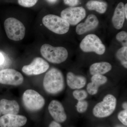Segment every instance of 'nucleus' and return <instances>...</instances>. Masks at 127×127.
<instances>
[{"label": "nucleus", "mask_w": 127, "mask_h": 127, "mask_svg": "<svg viewBox=\"0 0 127 127\" xmlns=\"http://www.w3.org/2000/svg\"><path fill=\"white\" fill-rule=\"evenodd\" d=\"M43 84L45 91L47 93L56 94L61 92L64 88L62 73L57 68H51L45 75Z\"/></svg>", "instance_id": "obj_1"}, {"label": "nucleus", "mask_w": 127, "mask_h": 127, "mask_svg": "<svg viewBox=\"0 0 127 127\" xmlns=\"http://www.w3.org/2000/svg\"><path fill=\"white\" fill-rule=\"evenodd\" d=\"M42 56L48 61L54 64L65 62L68 56L67 50L62 47H54L50 44L42 45L40 48Z\"/></svg>", "instance_id": "obj_2"}, {"label": "nucleus", "mask_w": 127, "mask_h": 127, "mask_svg": "<svg viewBox=\"0 0 127 127\" xmlns=\"http://www.w3.org/2000/svg\"><path fill=\"white\" fill-rule=\"evenodd\" d=\"M4 27L7 37L10 40L19 41L25 37L26 28L23 23L16 18H7L4 22Z\"/></svg>", "instance_id": "obj_3"}, {"label": "nucleus", "mask_w": 127, "mask_h": 127, "mask_svg": "<svg viewBox=\"0 0 127 127\" xmlns=\"http://www.w3.org/2000/svg\"><path fill=\"white\" fill-rule=\"evenodd\" d=\"M117 104L116 97L111 94H108L102 101L94 106L93 114L95 117L99 118L107 117L111 115L115 111Z\"/></svg>", "instance_id": "obj_4"}, {"label": "nucleus", "mask_w": 127, "mask_h": 127, "mask_svg": "<svg viewBox=\"0 0 127 127\" xmlns=\"http://www.w3.org/2000/svg\"><path fill=\"white\" fill-rule=\"evenodd\" d=\"M43 25L51 31L58 34H66L69 31L70 25L61 17L49 14L42 20Z\"/></svg>", "instance_id": "obj_5"}, {"label": "nucleus", "mask_w": 127, "mask_h": 127, "mask_svg": "<svg viewBox=\"0 0 127 127\" xmlns=\"http://www.w3.org/2000/svg\"><path fill=\"white\" fill-rule=\"evenodd\" d=\"M22 99L26 108L32 112L39 111L42 108L45 102L44 97L32 89L25 91Z\"/></svg>", "instance_id": "obj_6"}, {"label": "nucleus", "mask_w": 127, "mask_h": 127, "mask_svg": "<svg viewBox=\"0 0 127 127\" xmlns=\"http://www.w3.org/2000/svg\"><path fill=\"white\" fill-rule=\"evenodd\" d=\"M81 50L85 52H94L98 55L104 54L106 47L100 38L93 34L87 35L80 44Z\"/></svg>", "instance_id": "obj_7"}, {"label": "nucleus", "mask_w": 127, "mask_h": 127, "mask_svg": "<svg viewBox=\"0 0 127 127\" xmlns=\"http://www.w3.org/2000/svg\"><path fill=\"white\" fill-rule=\"evenodd\" d=\"M61 17L69 25H76L86 16L85 9L82 7H70L64 9L61 12Z\"/></svg>", "instance_id": "obj_8"}, {"label": "nucleus", "mask_w": 127, "mask_h": 127, "mask_svg": "<svg viewBox=\"0 0 127 127\" xmlns=\"http://www.w3.org/2000/svg\"><path fill=\"white\" fill-rule=\"evenodd\" d=\"M24 77L20 72L12 68H6L0 71V83L17 86L21 85Z\"/></svg>", "instance_id": "obj_9"}, {"label": "nucleus", "mask_w": 127, "mask_h": 127, "mask_svg": "<svg viewBox=\"0 0 127 127\" xmlns=\"http://www.w3.org/2000/svg\"><path fill=\"white\" fill-rule=\"evenodd\" d=\"M50 67L49 64L43 58L39 57L34 58L31 63L24 66L22 71L29 76L39 75L46 72Z\"/></svg>", "instance_id": "obj_10"}, {"label": "nucleus", "mask_w": 127, "mask_h": 127, "mask_svg": "<svg viewBox=\"0 0 127 127\" xmlns=\"http://www.w3.org/2000/svg\"><path fill=\"white\" fill-rule=\"evenodd\" d=\"M27 118L18 114H7L0 118V127H21L26 123Z\"/></svg>", "instance_id": "obj_11"}, {"label": "nucleus", "mask_w": 127, "mask_h": 127, "mask_svg": "<svg viewBox=\"0 0 127 127\" xmlns=\"http://www.w3.org/2000/svg\"><path fill=\"white\" fill-rule=\"evenodd\" d=\"M48 111L56 122L63 123L67 119V116L62 104L56 100H53L48 105Z\"/></svg>", "instance_id": "obj_12"}, {"label": "nucleus", "mask_w": 127, "mask_h": 127, "mask_svg": "<svg viewBox=\"0 0 127 127\" xmlns=\"http://www.w3.org/2000/svg\"><path fill=\"white\" fill-rule=\"evenodd\" d=\"M98 19L94 14L89 15L84 23H80L77 26L76 32L79 35H82L94 30L98 26Z\"/></svg>", "instance_id": "obj_13"}, {"label": "nucleus", "mask_w": 127, "mask_h": 127, "mask_svg": "<svg viewBox=\"0 0 127 127\" xmlns=\"http://www.w3.org/2000/svg\"><path fill=\"white\" fill-rule=\"evenodd\" d=\"M20 109V106L15 100L2 99L0 101V112L2 114H17Z\"/></svg>", "instance_id": "obj_14"}, {"label": "nucleus", "mask_w": 127, "mask_h": 127, "mask_svg": "<svg viewBox=\"0 0 127 127\" xmlns=\"http://www.w3.org/2000/svg\"><path fill=\"white\" fill-rule=\"evenodd\" d=\"M125 18L124 4L120 2L116 7L112 18V22L114 27L117 30L121 29L123 26Z\"/></svg>", "instance_id": "obj_15"}, {"label": "nucleus", "mask_w": 127, "mask_h": 127, "mask_svg": "<svg viewBox=\"0 0 127 127\" xmlns=\"http://www.w3.org/2000/svg\"><path fill=\"white\" fill-rule=\"evenodd\" d=\"M66 81L68 86L72 89H81L85 86L87 83L84 77L75 75L70 72L67 74Z\"/></svg>", "instance_id": "obj_16"}, {"label": "nucleus", "mask_w": 127, "mask_h": 127, "mask_svg": "<svg viewBox=\"0 0 127 127\" xmlns=\"http://www.w3.org/2000/svg\"><path fill=\"white\" fill-rule=\"evenodd\" d=\"M112 68V66L109 63L101 62L96 63L91 65L89 68L91 75H103L109 72Z\"/></svg>", "instance_id": "obj_17"}, {"label": "nucleus", "mask_w": 127, "mask_h": 127, "mask_svg": "<svg viewBox=\"0 0 127 127\" xmlns=\"http://www.w3.org/2000/svg\"><path fill=\"white\" fill-rule=\"evenodd\" d=\"M86 6L89 10H94L100 14H103L106 11L107 5L106 2L91 0L87 2Z\"/></svg>", "instance_id": "obj_18"}, {"label": "nucleus", "mask_w": 127, "mask_h": 127, "mask_svg": "<svg viewBox=\"0 0 127 127\" xmlns=\"http://www.w3.org/2000/svg\"><path fill=\"white\" fill-rule=\"evenodd\" d=\"M116 57L125 68L127 67V47H123L116 53Z\"/></svg>", "instance_id": "obj_19"}, {"label": "nucleus", "mask_w": 127, "mask_h": 127, "mask_svg": "<svg viewBox=\"0 0 127 127\" xmlns=\"http://www.w3.org/2000/svg\"><path fill=\"white\" fill-rule=\"evenodd\" d=\"M107 81V78L103 75H94L91 78V82L99 87L105 84Z\"/></svg>", "instance_id": "obj_20"}, {"label": "nucleus", "mask_w": 127, "mask_h": 127, "mask_svg": "<svg viewBox=\"0 0 127 127\" xmlns=\"http://www.w3.org/2000/svg\"><path fill=\"white\" fill-rule=\"evenodd\" d=\"M74 98L78 101L85 100L88 96V93L86 91L82 89H76L73 92Z\"/></svg>", "instance_id": "obj_21"}, {"label": "nucleus", "mask_w": 127, "mask_h": 127, "mask_svg": "<svg viewBox=\"0 0 127 127\" xmlns=\"http://www.w3.org/2000/svg\"><path fill=\"white\" fill-rule=\"evenodd\" d=\"M116 39L122 43L123 47L127 46V33L125 31H121L117 34Z\"/></svg>", "instance_id": "obj_22"}, {"label": "nucleus", "mask_w": 127, "mask_h": 127, "mask_svg": "<svg viewBox=\"0 0 127 127\" xmlns=\"http://www.w3.org/2000/svg\"><path fill=\"white\" fill-rule=\"evenodd\" d=\"M88 103L86 100L78 101L76 105L77 111L79 113H83L87 111Z\"/></svg>", "instance_id": "obj_23"}, {"label": "nucleus", "mask_w": 127, "mask_h": 127, "mask_svg": "<svg viewBox=\"0 0 127 127\" xmlns=\"http://www.w3.org/2000/svg\"><path fill=\"white\" fill-rule=\"evenodd\" d=\"M38 0H18V4L25 7H31L34 6Z\"/></svg>", "instance_id": "obj_24"}, {"label": "nucleus", "mask_w": 127, "mask_h": 127, "mask_svg": "<svg viewBox=\"0 0 127 127\" xmlns=\"http://www.w3.org/2000/svg\"><path fill=\"white\" fill-rule=\"evenodd\" d=\"M99 87L96 86L93 83H89L87 86V92L91 95H94L97 93Z\"/></svg>", "instance_id": "obj_25"}, {"label": "nucleus", "mask_w": 127, "mask_h": 127, "mask_svg": "<svg viewBox=\"0 0 127 127\" xmlns=\"http://www.w3.org/2000/svg\"><path fill=\"white\" fill-rule=\"evenodd\" d=\"M118 118L119 121L124 125H127V110L124 109L119 113Z\"/></svg>", "instance_id": "obj_26"}, {"label": "nucleus", "mask_w": 127, "mask_h": 127, "mask_svg": "<svg viewBox=\"0 0 127 127\" xmlns=\"http://www.w3.org/2000/svg\"><path fill=\"white\" fill-rule=\"evenodd\" d=\"M66 4L68 5L71 7H73L78 4L79 0H63Z\"/></svg>", "instance_id": "obj_27"}, {"label": "nucleus", "mask_w": 127, "mask_h": 127, "mask_svg": "<svg viewBox=\"0 0 127 127\" xmlns=\"http://www.w3.org/2000/svg\"><path fill=\"white\" fill-rule=\"evenodd\" d=\"M49 127H62L61 125L56 121H53L50 123Z\"/></svg>", "instance_id": "obj_28"}, {"label": "nucleus", "mask_w": 127, "mask_h": 127, "mask_svg": "<svg viewBox=\"0 0 127 127\" xmlns=\"http://www.w3.org/2000/svg\"><path fill=\"white\" fill-rule=\"evenodd\" d=\"M127 4L124 5V13H125V18H127Z\"/></svg>", "instance_id": "obj_29"}, {"label": "nucleus", "mask_w": 127, "mask_h": 127, "mask_svg": "<svg viewBox=\"0 0 127 127\" xmlns=\"http://www.w3.org/2000/svg\"><path fill=\"white\" fill-rule=\"evenodd\" d=\"M4 61V57L1 53H0V64H1Z\"/></svg>", "instance_id": "obj_30"}, {"label": "nucleus", "mask_w": 127, "mask_h": 127, "mask_svg": "<svg viewBox=\"0 0 127 127\" xmlns=\"http://www.w3.org/2000/svg\"><path fill=\"white\" fill-rule=\"evenodd\" d=\"M46 0L51 4H55L57 2L58 0Z\"/></svg>", "instance_id": "obj_31"}, {"label": "nucleus", "mask_w": 127, "mask_h": 127, "mask_svg": "<svg viewBox=\"0 0 127 127\" xmlns=\"http://www.w3.org/2000/svg\"><path fill=\"white\" fill-rule=\"evenodd\" d=\"M122 107L124 109H127V102H125L123 103L122 105Z\"/></svg>", "instance_id": "obj_32"}, {"label": "nucleus", "mask_w": 127, "mask_h": 127, "mask_svg": "<svg viewBox=\"0 0 127 127\" xmlns=\"http://www.w3.org/2000/svg\"><path fill=\"white\" fill-rule=\"evenodd\" d=\"M0 113H1L0 112Z\"/></svg>", "instance_id": "obj_33"}, {"label": "nucleus", "mask_w": 127, "mask_h": 127, "mask_svg": "<svg viewBox=\"0 0 127 127\" xmlns=\"http://www.w3.org/2000/svg\"></svg>", "instance_id": "obj_34"}]
</instances>
